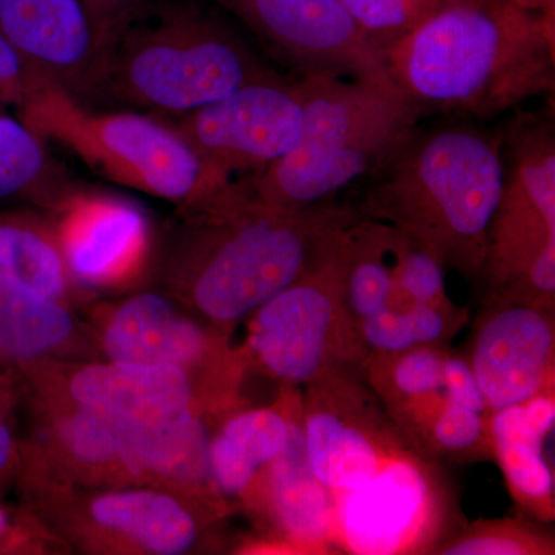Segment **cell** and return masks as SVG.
<instances>
[{"instance_id": "6da1fadb", "label": "cell", "mask_w": 555, "mask_h": 555, "mask_svg": "<svg viewBox=\"0 0 555 555\" xmlns=\"http://www.w3.org/2000/svg\"><path fill=\"white\" fill-rule=\"evenodd\" d=\"M181 208L185 222L170 262L171 283L224 332L305 275L358 215L335 199L273 206L247 177Z\"/></svg>"}, {"instance_id": "7a4b0ae2", "label": "cell", "mask_w": 555, "mask_h": 555, "mask_svg": "<svg viewBox=\"0 0 555 555\" xmlns=\"http://www.w3.org/2000/svg\"><path fill=\"white\" fill-rule=\"evenodd\" d=\"M420 116L491 119L555 86L554 16L524 0H462L383 53Z\"/></svg>"}, {"instance_id": "3957f363", "label": "cell", "mask_w": 555, "mask_h": 555, "mask_svg": "<svg viewBox=\"0 0 555 555\" xmlns=\"http://www.w3.org/2000/svg\"><path fill=\"white\" fill-rule=\"evenodd\" d=\"M358 217L392 225L444 270L480 280L505 179L502 129L415 127L369 175Z\"/></svg>"}, {"instance_id": "277c9868", "label": "cell", "mask_w": 555, "mask_h": 555, "mask_svg": "<svg viewBox=\"0 0 555 555\" xmlns=\"http://www.w3.org/2000/svg\"><path fill=\"white\" fill-rule=\"evenodd\" d=\"M283 78L217 17L138 5L102 38L89 101L182 116L241 87Z\"/></svg>"}, {"instance_id": "5b68a950", "label": "cell", "mask_w": 555, "mask_h": 555, "mask_svg": "<svg viewBox=\"0 0 555 555\" xmlns=\"http://www.w3.org/2000/svg\"><path fill=\"white\" fill-rule=\"evenodd\" d=\"M298 79L305 113L297 145L247 177L259 198L286 208L335 199L367 178L420 118L396 86L334 76Z\"/></svg>"}, {"instance_id": "8992f818", "label": "cell", "mask_w": 555, "mask_h": 555, "mask_svg": "<svg viewBox=\"0 0 555 555\" xmlns=\"http://www.w3.org/2000/svg\"><path fill=\"white\" fill-rule=\"evenodd\" d=\"M22 120L42 139L75 153L120 185L189 206L219 185L175 126L130 112H93L67 90L38 78L21 105Z\"/></svg>"}, {"instance_id": "52a82bcc", "label": "cell", "mask_w": 555, "mask_h": 555, "mask_svg": "<svg viewBox=\"0 0 555 555\" xmlns=\"http://www.w3.org/2000/svg\"><path fill=\"white\" fill-rule=\"evenodd\" d=\"M502 195L488 232L486 295L555 309V129L518 113L502 127Z\"/></svg>"}, {"instance_id": "ba28073f", "label": "cell", "mask_w": 555, "mask_h": 555, "mask_svg": "<svg viewBox=\"0 0 555 555\" xmlns=\"http://www.w3.org/2000/svg\"><path fill=\"white\" fill-rule=\"evenodd\" d=\"M345 228L305 275L248 317L246 345L240 350L247 369L294 387L305 386L328 369L360 371L367 352L346 302Z\"/></svg>"}, {"instance_id": "9c48e42d", "label": "cell", "mask_w": 555, "mask_h": 555, "mask_svg": "<svg viewBox=\"0 0 555 555\" xmlns=\"http://www.w3.org/2000/svg\"><path fill=\"white\" fill-rule=\"evenodd\" d=\"M335 495L337 553L434 554L451 537V500L434 460L409 449L377 476Z\"/></svg>"}, {"instance_id": "30bf717a", "label": "cell", "mask_w": 555, "mask_h": 555, "mask_svg": "<svg viewBox=\"0 0 555 555\" xmlns=\"http://www.w3.org/2000/svg\"><path fill=\"white\" fill-rule=\"evenodd\" d=\"M301 387L299 423L309 465L334 494L366 483L414 449L358 369H328Z\"/></svg>"}, {"instance_id": "8fae6325", "label": "cell", "mask_w": 555, "mask_h": 555, "mask_svg": "<svg viewBox=\"0 0 555 555\" xmlns=\"http://www.w3.org/2000/svg\"><path fill=\"white\" fill-rule=\"evenodd\" d=\"M299 79L250 83L229 96L179 116L175 129L217 185L257 177L297 145L301 133Z\"/></svg>"}, {"instance_id": "7c38bea8", "label": "cell", "mask_w": 555, "mask_h": 555, "mask_svg": "<svg viewBox=\"0 0 555 555\" xmlns=\"http://www.w3.org/2000/svg\"><path fill=\"white\" fill-rule=\"evenodd\" d=\"M299 78L396 86L385 57L339 0H219Z\"/></svg>"}, {"instance_id": "4fadbf2b", "label": "cell", "mask_w": 555, "mask_h": 555, "mask_svg": "<svg viewBox=\"0 0 555 555\" xmlns=\"http://www.w3.org/2000/svg\"><path fill=\"white\" fill-rule=\"evenodd\" d=\"M466 360L491 412L555 390V309L486 295Z\"/></svg>"}, {"instance_id": "5bb4252c", "label": "cell", "mask_w": 555, "mask_h": 555, "mask_svg": "<svg viewBox=\"0 0 555 555\" xmlns=\"http://www.w3.org/2000/svg\"><path fill=\"white\" fill-rule=\"evenodd\" d=\"M102 347L109 361L214 372H244L240 350H230L228 332L204 331L158 294L134 295L105 324Z\"/></svg>"}, {"instance_id": "9a60e30c", "label": "cell", "mask_w": 555, "mask_h": 555, "mask_svg": "<svg viewBox=\"0 0 555 555\" xmlns=\"http://www.w3.org/2000/svg\"><path fill=\"white\" fill-rule=\"evenodd\" d=\"M0 35L40 78L89 101L101 40L82 0H0Z\"/></svg>"}, {"instance_id": "2e32d148", "label": "cell", "mask_w": 555, "mask_h": 555, "mask_svg": "<svg viewBox=\"0 0 555 555\" xmlns=\"http://www.w3.org/2000/svg\"><path fill=\"white\" fill-rule=\"evenodd\" d=\"M57 207V238L69 273L80 283L113 286L144 268L150 225L137 204L100 193L72 192Z\"/></svg>"}, {"instance_id": "e0dca14e", "label": "cell", "mask_w": 555, "mask_h": 555, "mask_svg": "<svg viewBox=\"0 0 555 555\" xmlns=\"http://www.w3.org/2000/svg\"><path fill=\"white\" fill-rule=\"evenodd\" d=\"M266 517L275 542L286 554H334L335 495L313 474L302 441L299 415L287 447L266 470L248 502Z\"/></svg>"}, {"instance_id": "ac0fdd59", "label": "cell", "mask_w": 555, "mask_h": 555, "mask_svg": "<svg viewBox=\"0 0 555 555\" xmlns=\"http://www.w3.org/2000/svg\"><path fill=\"white\" fill-rule=\"evenodd\" d=\"M67 392L73 404L127 423H155L198 411L192 374L173 366L89 364L69 377Z\"/></svg>"}, {"instance_id": "d6986e66", "label": "cell", "mask_w": 555, "mask_h": 555, "mask_svg": "<svg viewBox=\"0 0 555 555\" xmlns=\"http://www.w3.org/2000/svg\"><path fill=\"white\" fill-rule=\"evenodd\" d=\"M555 425V390L489 414V443L521 516L555 520V477L545 443Z\"/></svg>"}, {"instance_id": "ffe728a7", "label": "cell", "mask_w": 555, "mask_h": 555, "mask_svg": "<svg viewBox=\"0 0 555 555\" xmlns=\"http://www.w3.org/2000/svg\"><path fill=\"white\" fill-rule=\"evenodd\" d=\"M299 400L298 387L284 386L272 406L240 409L222 422L208 448L211 480L222 500L248 505L266 470L287 447Z\"/></svg>"}, {"instance_id": "44dd1931", "label": "cell", "mask_w": 555, "mask_h": 555, "mask_svg": "<svg viewBox=\"0 0 555 555\" xmlns=\"http://www.w3.org/2000/svg\"><path fill=\"white\" fill-rule=\"evenodd\" d=\"M87 518L141 553L179 555L198 543L201 520L188 502L156 489H112L91 495Z\"/></svg>"}, {"instance_id": "7402d4cb", "label": "cell", "mask_w": 555, "mask_h": 555, "mask_svg": "<svg viewBox=\"0 0 555 555\" xmlns=\"http://www.w3.org/2000/svg\"><path fill=\"white\" fill-rule=\"evenodd\" d=\"M124 473L210 495L221 502L211 480L210 433L199 411L155 423H127Z\"/></svg>"}, {"instance_id": "603a6c76", "label": "cell", "mask_w": 555, "mask_h": 555, "mask_svg": "<svg viewBox=\"0 0 555 555\" xmlns=\"http://www.w3.org/2000/svg\"><path fill=\"white\" fill-rule=\"evenodd\" d=\"M73 332L72 315L0 270V356L30 364L57 349Z\"/></svg>"}, {"instance_id": "cb8c5ba5", "label": "cell", "mask_w": 555, "mask_h": 555, "mask_svg": "<svg viewBox=\"0 0 555 555\" xmlns=\"http://www.w3.org/2000/svg\"><path fill=\"white\" fill-rule=\"evenodd\" d=\"M467 321V310L415 301H396L358 321L367 353H400L422 346H449Z\"/></svg>"}, {"instance_id": "d4e9b609", "label": "cell", "mask_w": 555, "mask_h": 555, "mask_svg": "<svg viewBox=\"0 0 555 555\" xmlns=\"http://www.w3.org/2000/svg\"><path fill=\"white\" fill-rule=\"evenodd\" d=\"M0 270L53 299L72 278L56 230L30 218H0Z\"/></svg>"}, {"instance_id": "484cf974", "label": "cell", "mask_w": 555, "mask_h": 555, "mask_svg": "<svg viewBox=\"0 0 555 555\" xmlns=\"http://www.w3.org/2000/svg\"><path fill=\"white\" fill-rule=\"evenodd\" d=\"M43 139L24 120L0 113V198L42 190L60 204L72 192H61Z\"/></svg>"}, {"instance_id": "4316f807", "label": "cell", "mask_w": 555, "mask_h": 555, "mask_svg": "<svg viewBox=\"0 0 555 555\" xmlns=\"http://www.w3.org/2000/svg\"><path fill=\"white\" fill-rule=\"evenodd\" d=\"M531 518L477 520L448 537L438 555H554L553 532Z\"/></svg>"}, {"instance_id": "83f0119b", "label": "cell", "mask_w": 555, "mask_h": 555, "mask_svg": "<svg viewBox=\"0 0 555 555\" xmlns=\"http://www.w3.org/2000/svg\"><path fill=\"white\" fill-rule=\"evenodd\" d=\"M56 437L65 455L90 470H124L126 429L120 420L73 404L57 420Z\"/></svg>"}, {"instance_id": "f1b7e54d", "label": "cell", "mask_w": 555, "mask_h": 555, "mask_svg": "<svg viewBox=\"0 0 555 555\" xmlns=\"http://www.w3.org/2000/svg\"><path fill=\"white\" fill-rule=\"evenodd\" d=\"M390 251L398 291L415 302L451 309L456 305L448 297L441 262L422 246L390 225Z\"/></svg>"}, {"instance_id": "f546056e", "label": "cell", "mask_w": 555, "mask_h": 555, "mask_svg": "<svg viewBox=\"0 0 555 555\" xmlns=\"http://www.w3.org/2000/svg\"><path fill=\"white\" fill-rule=\"evenodd\" d=\"M382 54L440 9L433 0H339Z\"/></svg>"}, {"instance_id": "4dcf8cb0", "label": "cell", "mask_w": 555, "mask_h": 555, "mask_svg": "<svg viewBox=\"0 0 555 555\" xmlns=\"http://www.w3.org/2000/svg\"><path fill=\"white\" fill-rule=\"evenodd\" d=\"M39 76L0 35V105L24 104Z\"/></svg>"}, {"instance_id": "1f68e13d", "label": "cell", "mask_w": 555, "mask_h": 555, "mask_svg": "<svg viewBox=\"0 0 555 555\" xmlns=\"http://www.w3.org/2000/svg\"><path fill=\"white\" fill-rule=\"evenodd\" d=\"M82 2L89 11L94 30L102 40L113 25L118 24L130 11L137 9L141 0H82Z\"/></svg>"}, {"instance_id": "d6a6232c", "label": "cell", "mask_w": 555, "mask_h": 555, "mask_svg": "<svg viewBox=\"0 0 555 555\" xmlns=\"http://www.w3.org/2000/svg\"><path fill=\"white\" fill-rule=\"evenodd\" d=\"M16 456V437L7 418L0 420V477L5 476Z\"/></svg>"}, {"instance_id": "836d02e7", "label": "cell", "mask_w": 555, "mask_h": 555, "mask_svg": "<svg viewBox=\"0 0 555 555\" xmlns=\"http://www.w3.org/2000/svg\"><path fill=\"white\" fill-rule=\"evenodd\" d=\"M16 532V518H14L9 507L0 503V551L14 550V547L20 545Z\"/></svg>"}, {"instance_id": "e575fe53", "label": "cell", "mask_w": 555, "mask_h": 555, "mask_svg": "<svg viewBox=\"0 0 555 555\" xmlns=\"http://www.w3.org/2000/svg\"><path fill=\"white\" fill-rule=\"evenodd\" d=\"M9 398H7L5 393L0 392V420L7 418V406H9Z\"/></svg>"}, {"instance_id": "d590c367", "label": "cell", "mask_w": 555, "mask_h": 555, "mask_svg": "<svg viewBox=\"0 0 555 555\" xmlns=\"http://www.w3.org/2000/svg\"><path fill=\"white\" fill-rule=\"evenodd\" d=\"M433 2H436L441 9V7L449 5V3L462 2V0H433Z\"/></svg>"}]
</instances>
